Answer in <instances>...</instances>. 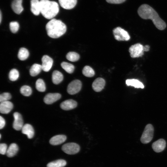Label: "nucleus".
I'll list each match as a JSON object with an SVG mask.
<instances>
[{
	"instance_id": "10",
	"label": "nucleus",
	"mask_w": 167,
	"mask_h": 167,
	"mask_svg": "<svg viewBox=\"0 0 167 167\" xmlns=\"http://www.w3.org/2000/svg\"><path fill=\"white\" fill-rule=\"evenodd\" d=\"M42 70L45 72H48L52 67L53 61L51 58L48 55H45L42 58Z\"/></svg>"
},
{
	"instance_id": "24",
	"label": "nucleus",
	"mask_w": 167,
	"mask_h": 167,
	"mask_svg": "<svg viewBox=\"0 0 167 167\" xmlns=\"http://www.w3.org/2000/svg\"><path fill=\"white\" fill-rule=\"evenodd\" d=\"M42 70L41 65L38 64H34L31 67L30 74L32 76H35L38 75Z\"/></svg>"
},
{
	"instance_id": "19",
	"label": "nucleus",
	"mask_w": 167,
	"mask_h": 167,
	"mask_svg": "<svg viewBox=\"0 0 167 167\" xmlns=\"http://www.w3.org/2000/svg\"><path fill=\"white\" fill-rule=\"evenodd\" d=\"M23 0H14L11 4V8L16 14H20L24 10L22 5Z\"/></svg>"
},
{
	"instance_id": "16",
	"label": "nucleus",
	"mask_w": 167,
	"mask_h": 167,
	"mask_svg": "<svg viewBox=\"0 0 167 167\" xmlns=\"http://www.w3.org/2000/svg\"><path fill=\"white\" fill-rule=\"evenodd\" d=\"M13 108V105L11 102L7 101L1 102L0 104V112L3 114L9 113Z\"/></svg>"
},
{
	"instance_id": "5",
	"label": "nucleus",
	"mask_w": 167,
	"mask_h": 167,
	"mask_svg": "<svg viewBox=\"0 0 167 167\" xmlns=\"http://www.w3.org/2000/svg\"><path fill=\"white\" fill-rule=\"evenodd\" d=\"M129 51L131 57L132 58L141 57L144 51V46L140 43H137L131 45Z\"/></svg>"
},
{
	"instance_id": "23",
	"label": "nucleus",
	"mask_w": 167,
	"mask_h": 167,
	"mask_svg": "<svg viewBox=\"0 0 167 167\" xmlns=\"http://www.w3.org/2000/svg\"><path fill=\"white\" fill-rule=\"evenodd\" d=\"M126 84L128 86H132L137 88H144V86L143 83L136 79H128L126 80Z\"/></svg>"
},
{
	"instance_id": "36",
	"label": "nucleus",
	"mask_w": 167,
	"mask_h": 167,
	"mask_svg": "<svg viewBox=\"0 0 167 167\" xmlns=\"http://www.w3.org/2000/svg\"><path fill=\"white\" fill-rule=\"evenodd\" d=\"M126 0H106L109 3L112 4H120L124 2Z\"/></svg>"
},
{
	"instance_id": "39",
	"label": "nucleus",
	"mask_w": 167,
	"mask_h": 167,
	"mask_svg": "<svg viewBox=\"0 0 167 167\" xmlns=\"http://www.w3.org/2000/svg\"><path fill=\"white\" fill-rule=\"evenodd\" d=\"M2 13L1 12V11H0V23H1L2 21Z\"/></svg>"
},
{
	"instance_id": "3",
	"label": "nucleus",
	"mask_w": 167,
	"mask_h": 167,
	"mask_svg": "<svg viewBox=\"0 0 167 167\" xmlns=\"http://www.w3.org/2000/svg\"><path fill=\"white\" fill-rule=\"evenodd\" d=\"M41 13L45 18L52 19L59 12V7L56 2L49 0H41Z\"/></svg>"
},
{
	"instance_id": "13",
	"label": "nucleus",
	"mask_w": 167,
	"mask_h": 167,
	"mask_svg": "<svg viewBox=\"0 0 167 167\" xmlns=\"http://www.w3.org/2000/svg\"><path fill=\"white\" fill-rule=\"evenodd\" d=\"M105 83V81L103 79L98 78L93 82L92 85V88L96 92H100L104 88Z\"/></svg>"
},
{
	"instance_id": "34",
	"label": "nucleus",
	"mask_w": 167,
	"mask_h": 167,
	"mask_svg": "<svg viewBox=\"0 0 167 167\" xmlns=\"http://www.w3.org/2000/svg\"><path fill=\"white\" fill-rule=\"evenodd\" d=\"M11 97V94L8 92H4L0 95V102L8 101Z\"/></svg>"
},
{
	"instance_id": "38",
	"label": "nucleus",
	"mask_w": 167,
	"mask_h": 167,
	"mask_svg": "<svg viewBox=\"0 0 167 167\" xmlns=\"http://www.w3.org/2000/svg\"><path fill=\"white\" fill-rule=\"evenodd\" d=\"M150 49V46L148 45H147L144 46V51H148Z\"/></svg>"
},
{
	"instance_id": "12",
	"label": "nucleus",
	"mask_w": 167,
	"mask_h": 167,
	"mask_svg": "<svg viewBox=\"0 0 167 167\" xmlns=\"http://www.w3.org/2000/svg\"><path fill=\"white\" fill-rule=\"evenodd\" d=\"M61 95L59 93H49L44 97V101L47 104H51L60 99Z\"/></svg>"
},
{
	"instance_id": "18",
	"label": "nucleus",
	"mask_w": 167,
	"mask_h": 167,
	"mask_svg": "<svg viewBox=\"0 0 167 167\" xmlns=\"http://www.w3.org/2000/svg\"><path fill=\"white\" fill-rule=\"evenodd\" d=\"M66 139V137L64 135H58L52 137L49 140L51 145H57L64 142Z\"/></svg>"
},
{
	"instance_id": "29",
	"label": "nucleus",
	"mask_w": 167,
	"mask_h": 167,
	"mask_svg": "<svg viewBox=\"0 0 167 167\" xmlns=\"http://www.w3.org/2000/svg\"><path fill=\"white\" fill-rule=\"evenodd\" d=\"M36 89L40 92H44L46 89L45 83L44 81L41 79H38L36 83Z\"/></svg>"
},
{
	"instance_id": "27",
	"label": "nucleus",
	"mask_w": 167,
	"mask_h": 167,
	"mask_svg": "<svg viewBox=\"0 0 167 167\" xmlns=\"http://www.w3.org/2000/svg\"><path fill=\"white\" fill-rule=\"evenodd\" d=\"M61 66L66 72L69 73H72L74 71L75 67L72 64L66 62H63L61 63Z\"/></svg>"
},
{
	"instance_id": "20",
	"label": "nucleus",
	"mask_w": 167,
	"mask_h": 167,
	"mask_svg": "<svg viewBox=\"0 0 167 167\" xmlns=\"http://www.w3.org/2000/svg\"><path fill=\"white\" fill-rule=\"evenodd\" d=\"M22 133L26 135L29 139L32 138L34 135V131L32 126L30 124H26L24 125L21 129Z\"/></svg>"
},
{
	"instance_id": "15",
	"label": "nucleus",
	"mask_w": 167,
	"mask_h": 167,
	"mask_svg": "<svg viewBox=\"0 0 167 167\" xmlns=\"http://www.w3.org/2000/svg\"><path fill=\"white\" fill-rule=\"evenodd\" d=\"M60 6L63 8L70 10L74 8L77 3V0H58Z\"/></svg>"
},
{
	"instance_id": "11",
	"label": "nucleus",
	"mask_w": 167,
	"mask_h": 167,
	"mask_svg": "<svg viewBox=\"0 0 167 167\" xmlns=\"http://www.w3.org/2000/svg\"><path fill=\"white\" fill-rule=\"evenodd\" d=\"M166 146V142L165 140L160 139L152 143V148L155 152H160L164 150Z\"/></svg>"
},
{
	"instance_id": "32",
	"label": "nucleus",
	"mask_w": 167,
	"mask_h": 167,
	"mask_svg": "<svg viewBox=\"0 0 167 167\" xmlns=\"http://www.w3.org/2000/svg\"><path fill=\"white\" fill-rule=\"evenodd\" d=\"M19 76V74L18 71L15 69H13L9 72V78L11 81H15L18 79Z\"/></svg>"
},
{
	"instance_id": "7",
	"label": "nucleus",
	"mask_w": 167,
	"mask_h": 167,
	"mask_svg": "<svg viewBox=\"0 0 167 167\" xmlns=\"http://www.w3.org/2000/svg\"><path fill=\"white\" fill-rule=\"evenodd\" d=\"M62 150L65 153L70 155L75 154L80 150L79 145L74 143H70L64 144L62 147Z\"/></svg>"
},
{
	"instance_id": "28",
	"label": "nucleus",
	"mask_w": 167,
	"mask_h": 167,
	"mask_svg": "<svg viewBox=\"0 0 167 167\" xmlns=\"http://www.w3.org/2000/svg\"><path fill=\"white\" fill-rule=\"evenodd\" d=\"M83 74L85 76L89 77H93L95 75L94 70L89 66H85L82 70Z\"/></svg>"
},
{
	"instance_id": "31",
	"label": "nucleus",
	"mask_w": 167,
	"mask_h": 167,
	"mask_svg": "<svg viewBox=\"0 0 167 167\" xmlns=\"http://www.w3.org/2000/svg\"><path fill=\"white\" fill-rule=\"evenodd\" d=\"M21 93L25 96H29L32 94V90L31 88L27 85L22 86L20 88Z\"/></svg>"
},
{
	"instance_id": "6",
	"label": "nucleus",
	"mask_w": 167,
	"mask_h": 167,
	"mask_svg": "<svg viewBox=\"0 0 167 167\" xmlns=\"http://www.w3.org/2000/svg\"><path fill=\"white\" fill-rule=\"evenodd\" d=\"M113 32L115 38L118 41H127L130 39L128 32L120 27L114 29Z\"/></svg>"
},
{
	"instance_id": "22",
	"label": "nucleus",
	"mask_w": 167,
	"mask_h": 167,
	"mask_svg": "<svg viewBox=\"0 0 167 167\" xmlns=\"http://www.w3.org/2000/svg\"><path fill=\"white\" fill-rule=\"evenodd\" d=\"M19 150L17 145L15 143L10 145L7 148L6 153V156L9 157H11L15 156Z\"/></svg>"
},
{
	"instance_id": "1",
	"label": "nucleus",
	"mask_w": 167,
	"mask_h": 167,
	"mask_svg": "<svg viewBox=\"0 0 167 167\" xmlns=\"http://www.w3.org/2000/svg\"><path fill=\"white\" fill-rule=\"evenodd\" d=\"M138 13L142 18L151 19L156 27L160 30H164L166 27L165 23L159 17L157 12L150 6L144 4L138 8Z\"/></svg>"
},
{
	"instance_id": "30",
	"label": "nucleus",
	"mask_w": 167,
	"mask_h": 167,
	"mask_svg": "<svg viewBox=\"0 0 167 167\" xmlns=\"http://www.w3.org/2000/svg\"><path fill=\"white\" fill-rule=\"evenodd\" d=\"M66 58L67 60L70 61L75 62L79 58V55L76 52H70L67 54Z\"/></svg>"
},
{
	"instance_id": "35",
	"label": "nucleus",
	"mask_w": 167,
	"mask_h": 167,
	"mask_svg": "<svg viewBox=\"0 0 167 167\" xmlns=\"http://www.w3.org/2000/svg\"><path fill=\"white\" fill-rule=\"evenodd\" d=\"M7 146L5 143H1L0 144V153L2 155L6 154L7 150Z\"/></svg>"
},
{
	"instance_id": "25",
	"label": "nucleus",
	"mask_w": 167,
	"mask_h": 167,
	"mask_svg": "<svg viewBox=\"0 0 167 167\" xmlns=\"http://www.w3.org/2000/svg\"><path fill=\"white\" fill-rule=\"evenodd\" d=\"M66 164V161L62 159L57 160L48 163L47 167H64Z\"/></svg>"
},
{
	"instance_id": "14",
	"label": "nucleus",
	"mask_w": 167,
	"mask_h": 167,
	"mask_svg": "<svg viewBox=\"0 0 167 167\" xmlns=\"http://www.w3.org/2000/svg\"><path fill=\"white\" fill-rule=\"evenodd\" d=\"M77 106V102L72 99L66 100L60 104V107L62 109L68 110L75 108Z\"/></svg>"
},
{
	"instance_id": "21",
	"label": "nucleus",
	"mask_w": 167,
	"mask_h": 167,
	"mask_svg": "<svg viewBox=\"0 0 167 167\" xmlns=\"http://www.w3.org/2000/svg\"><path fill=\"white\" fill-rule=\"evenodd\" d=\"M63 76L60 71L55 70L53 71L52 75V80L54 84H58L63 80Z\"/></svg>"
},
{
	"instance_id": "37",
	"label": "nucleus",
	"mask_w": 167,
	"mask_h": 167,
	"mask_svg": "<svg viewBox=\"0 0 167 167\" xmlns=\"http://www.w3.org/2000/svg\"><path fill=\"white\" fill-rule=\"evenodd\" d=\"M5 124V121L4 118L1 116H0V129H2Z\"/></svg>"
},
{
	"instance_id": "4",
	"label": "nucleus",
	"mask_w": 167,
	"mask_h": 167,
	"mask_svg": "<svg viewBox=\"0 0 167 167\" xmlns=\"http://www.w3.org/2000/svg\"><path fill=\"white\" fill-rule=\"evenodd\" d=\"M154 131V128L151 124H147L144 129L140 138V141L143 144L149 143L152 139Z\"/></svg>"
},
{
	"instance_id": "8",
	"label": "nucleus",
	"mask_w": 167,
	"mask_h": 167,
	"mask_svg": "<svg viewBox=\"0 0 167 167\" xmlns=\"http://www.w3.org/2000/svg\"><path fill=\"white\" fill-rule=\"evenodd\" d=\"M82 87L81 82L78 79L74 80L68 84L67 91L70 95H74L78 92L81 90Z\"/></svg>"
},
{
	"instance_id": "9",
	"label": "nucleus",
	"mask_w": 167,
	"mask_h": 167,
	"mask_svg": "<svg viewBox=\"0 0 167 167\" xmlns=\"http://www.w3.org/2000/svg\"><path fill=\"white\" fill-rule=\"evenodd\" d=\"M14 120L13 123V128L17 131L22 129L23 126V121L21 115L18 112L13 114Z\"/></svg>"
},
{
	"instance_id": "26",
	"label": "nucleus",
	"mask_w": 167,
	"mask_h": 167,
	"mask_svg": "<svg viewBox=\"0 0 167 167\" xmlns=\"http://www.w3.org/2000/svg\"><path fill=\"white\" fill-rule=\"evenodd\" d=\"M29 55L28 50L24 48H20L19 51L18 56L19 59L23 61L27 59Z\"/></svg>"
},
{
	"instance_id": "17",
	"label": "nucleus",
	"mask_w": 167,
	"mask_h": 167,
	"mask_svg": "<svg viewBox=\"0 0 167 167\" xmlns=\"http://www.w3.org/2000/svg\"><path fill=\"white\" fill-rule=\"evenodd\" d=\"M31 11L35 15H38L41 13L40 1L31 0L30 1Z\"/></svg>"
},
{
	"instance_id": "33",
	"label": "nucleus",
	"mask_w": 167,
	"mask_h": 167,
	"mask_svg": "<svg viewBox=\"0 0 167 167\" xmlns=\"http://www.w3.org/2000/svg\"><path fill=\"white\" fill-rule=\"evenodd\" d=\"M10 28L11 31L13 33L17 32L19 28V24L16 21H13L10 23Z\"/></svg>"
},
{
	"instance_id": "2",
	"label": "nucleus",
	"mask_w": 167,
	"mask_h": 167,
	"mask_svg": "<svg viewBox=\"0 0 167 167\" xmlns=\"http://www.w3.org/2000/svg\"><path fill=\"white\" fill-rule=\"evenodd\" d=\"M46 29L49 36L56 38L60 37L65 33L66 27L61 20L53 18L46 24Z\"/></svg>"
}]
</instances>
